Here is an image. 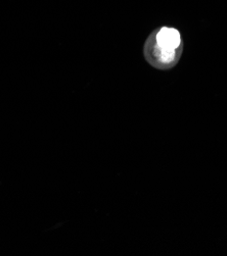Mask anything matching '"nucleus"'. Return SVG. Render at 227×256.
<instances>
[{"label": "nucleus", "instance_id": "obj_1", "mask_svg": "<svg viewBox=\"0 0 227 256\" xmlns=\"http://www.w3.org/2000/svg\"><path fill=\"white\" fill-rule=\"evenodd\" d=\"M156 42L164 48L176 49L181 43L180 34L177 30L172 28H162L156 35Z\"/></svg>", "mask_w": 227, "mask_h": 256}, {"label": "nucleus", "instance_id": "obj_2", "mask_svg": "<svg viewBox=\"0 0 227 256\" xmlns=\"http://www.w3.org/2000/svg\"><path fill=\"white\" fill-rule=\"evenodd\" d=\"M151 56H153L160 64H169L174 60L176 56V49H168L161 47L156 42L151 46Z\"/></svg>", "mask_w": 227, "mask_h": 256}]
</instances>
